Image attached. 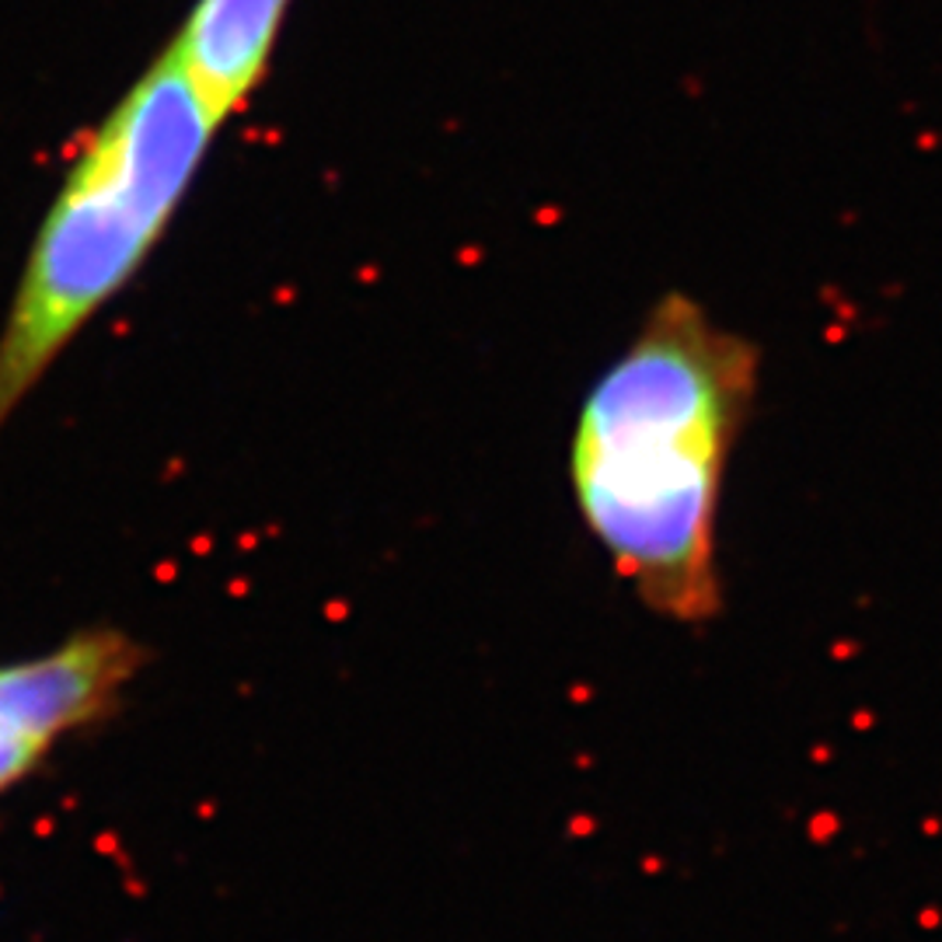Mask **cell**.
Returning a JSON list of instances; mask_svg holds the SVG:
<instances>
[{
  "label": "cell",
  "mask_w": 942,
  "mask_h": 942,
  "mask_svg": "<svg viewBox=\"0 0 942 942\" xmlns=\"http://www.w3.org/2000/svg\"><path fill=\"white\" fill-rule=\"evenodd\" d=\"M758 384V343L667 290L579 405L570 440L579 520L643 608L674 625L723 614L715 535Z\"/></svg>",
  "instance_id": "1"
},
{
  "label": "cell",
  "mask_w": 942,
  "mask_h": 942,
  "mask_svg": "<svg viewBox=\"0 0 942 942\" xmlns=\"http://www.w3.org/2000/svg\"><path fill=\"white\" fill-rule=\"evenodd\" d=\"M220 116L161 53L67 164L0 329V433L164 241Z\"/></svg>",
  "instance_id": "2"
},
{
  "label": "cell",
  "mask_w": 942,
  "mask_h": 942,
  "mask_svg": "<svg viewBox=\"0 0 942 942\" xmlns=\"http://www.w3.org/2000/svg\"><path fill=\"white\" fill-rule=\"evenodd\" d=\"M147 659V646L126 629L88 625L43 653L0 664V793L70 733L108 720Z\"/></svg>",
  "instance_id": "3"
},
{
  "label": "cell",
  "mask_w": 942,
  "mask_h": 942,
  "mask_svg": "<svg viewBox=\"0 0 942 942\" xmlns=\"http://www.w3.org/2000/svg\"><path fill=\"white\" fill-rule=\"evenodd\" d=\"M290 0H196L175 32L172 60L220 123L249 105L269 73Z\"/></svg>",
  "instance_id": "4"
}]
</instances>
